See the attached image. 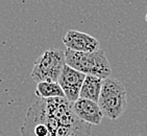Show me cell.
Listing matches in <instances>:
<instances>
[{"label":"cell","mask_w":147,"mask_h":136,"mask_svg":"<svg viewBox=\"0 0 147 136\" xmlns=\"http://www.w3.org/2000/svg\"><path fill=\"white\" fill-rule=\"evenodd\" d=\"M39 99L49 136H90L91 125L75 115L66 97Z\"/></svg>","instance_id":"1"},{"label":"cell","mask_w":147,"mask_h":136,"mask_svg":"<svg viewBox=\"0 0 147 136\" xmlns=\"http://www.w3.org/2000/svg\"><path fill=\"white\" fill-rule=\"evenodd\" d=\"M66 64L85 75H94L101 80L111 77L112 67L103 49L95 52H76L65 50Z\"/></svg>","instance_id":"2"},{"label":"cell","mask_w":147,"mask_h":136,"mask_svg":"<svg viewBox=\"0 0 147 136\" xmlns=\"http://www.w3.org/2000/svg\"><path fill=\"white\" fill-rule=\"evenodd\" d=\"M98 106L105 116L116 120L127 107V95L123 83L114 78L103 80Z\"/></svg>","instance_id":"3"},{"label":"cell","mask_w":147,"mask_h":136,"mask_svg":"<svg viewBox=\"0 0 147 136\" xmlns=\"http://www.w3.org/2000/svg\"><path fill=\"white\" fill-rule=\"evenodd\" d=\"M65 65V51L49 48L36 60L31 70V78L37 83L57 82Z\"/></svg>","instance_id":"4"},{"label":"cell","mask_w":147,"mask_h":136,"mask_svg":"<svg viewBox=\"0 0 147 136\" xmlns=\"http://www.w3.org/2000/svg\"><path fill=\"white\" fill-rule=\"evenodd\" d=\"M86 75L79 71L75 70L66 64L63 68L57 83L64 91L66 99L73 104L79 99L80 89L84 84Z\"/></svg>","instance_id":"5"},{"label":"cell","mask_w":147,"mask_h":136,"mask_svg":"<svg viewBox=\"0 0 147 136\" xmlns=\"http://www.w3.org/2000/svg\"><path fill=\"white\" fill-rule=\"evenodd\" d=\"M63 43L72 51L95 52L99 49V41L89 34L79 31H68L63 38Z\"/></svg>","instance_id":"6"},{"label":"cell","mask_w":147,"mask_h":136,"mask_svg":"<svg viewBox=\"0 0 147 136\" xmlns=\"http://www.w3.org/2000/svg\"><path fill=\"white\" fill-rule=\"evenodd\" d=\"M72 109L75 115L80 120L89 125H100L105 116L101 109L99 108L98 103L92 102L89 99H78L76 102L72 104Z\"/></svg>","instance_id":"7"},{"label":"cell","mask_w":147,"mask_h":136,"mask_svg":"<svg viewBox=\"0 0 147 136\" xmlns=\"http://www.w3.org/2000/svg\"><path fill=\"white\" fill-rule=\"evenodd\" d=\"M102 82H103V80L97 77L86 75V79L84 81L82 89H80L79 99H89L92 102L98 103L102 88Z\"/></svg>","instance_id":"8"},{"label":"cell","mask_w":147,"mask_h":136,"mask_svg":"<svg viewBox=\"0 0 147 136\" xmlns=\"http://www.w3.org/2000/svg\"><path fill=\"white\" fill-rule=\"evenodd\" d=\"M36 95L39 99H48L57 97H65L64 91L57 82H41L38 83L36 88Z\"/></svg>","instance_id":"9"},{"label":"cell","mask_w":147,"mask_h":136,"mask_svg":"<svg viewBox=\"0 0 147 136\" xmlns=\"http://www.w3.org/2000/svg\"><path fill=\"white\" fill-rule=\"evenodd\" d=\"M145 19H146V22H147V14H146V16H145Z\"/></svg>","instance_id":"10"},{"label":"cell","mask_w":147,"mask_h":136,"mask_svg":"<svg viewBox=\"0 0 147 136\" xmlns=\"http://www.w3.org/2000/svg\"><path fill=\"white\" fill-rule=\"evenodd\" d=\"M137 136H142V135H137Z\"/></svg>","instance_id":"11"},{"label":"cell","mask_w":147,"mask_h":136,"mask_svg":"<svg viewBox=\"0 0 147 136\" xmlns=\"http://www.w3.org/2000/svg\"><path fill=\"white\" fill-rule=\"evenodd\" d=\"M0 136H1V134H0Z\"/></svg>","instance_id":"12"}]
</instances>
